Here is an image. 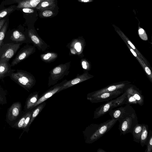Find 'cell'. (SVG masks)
Instances as JSON below:
<instances>
[{
	"label": "cell",
	"mask_w": 152,
	"mask_h": 152,
	"mask_svg": "<svg viewBox=\"0 0 152 152\" xmlns=\"http://www.w3.org/2000/svg\"><path fill=\"white\" fill-rule=\"evenodd\" d=\"M138 33L140 37L143 40H148L147 35L145 31L139 25Z\"/></svg>",
	"instance_id": "32"
},
{
	"label": "cell",
	"mask_w": 152,
	"mask_h": 152,
	"mask_svg": "<svg viewBox=\"0 0 152 152\" xmlns=\"http://www.w3.org/2000/svg\"><path fill=\"white\" fill-rule=\"evenodd\" d=\"M9 77L12 80L28 91L36 83L34 75L23 70H15Z\"/></svg>",
	"instance_id": "3"
},
{
	"label": "cell",
	"mask_w": 152,
	"mask_h": 152,
	"mask_svg": "<svg viewBox=\"0 0 152 152\" xmlns=\"http://www.w3.org/2000/svg\"><path fill=\"white\" fill-rule=\"evenodd\" d=\"M49 5V3L48 2L45 1L42 2L41 4V6L43 7H45L48 6Z\"/></svg>",
	"instance_id": "38"
},
{
	"label": "cell",
	"mask_w": 152,
	"mask_h": 152,
	"mask_svg": "<svg viewBox=\"0 0 152 152\" xmlns=\"http://www.w3.org/2000/svg\"><path fill=\"white\" fill-rule=\"evenodd\" d=\"M53 14L52 12L50 10H45L42 13L43 15L45 17H49L51 16Z\"/></svg>",
	"instance_id": "35"
},
{
	"label": "cell",
	"mask_w": 152,
	"mask_h": 152,
	"mask_svg": "<svg viewBox=\"0 0 152 152\" xmlns=\"http://www.w3.org/2000/svg\"><path fill=\"white\" fill-rule=\"evenodd\" d=\"M71 62L60 64L54 67L49 72L48 85V87L56 84L69 72Z\"/></svg>",
	"instance_id": "5"
},
{
	"label": "cell",
	"mask_w": 152,
	"mask_h": 152,
	"mask_svg": "<svg viewBox=\"0 0 152 152\" xmlns=\"http://www.w3.org/2000/svg\"><path fill=\"white\" fill-rule=\"evenodd\" d=\"M33 110L29 111L26 113V115L25 118L24 124L22 129L26 128L28 126V125L30 122L31 115Z\"/></svg>",
	"instance_id": "33"
},
{
	"label": "cell",
	"mask_w": 152,
	"mask_h": 152,
	"mask_svg": "<svg viewBox=\"0 0 152 152\" xmlns=\"http://www.w3.org/2000/svg\"><path fill=\"white\" fill-rule=\"evenodd\" d=\"M46 104V102H44L38 105V106L34 110H33L31 115V120L28 125V126H30L36 117L42 110L45 106Z\"/></svg>",
	"instance_id": "26"
},
{
	"label": "cell",
	"mask_w": 152,
	"mask_h": 152,
	"mask_svg": "<svg viewBox=\"0 0 152 152\" xmlns=\"http://www.w3.org/2000/svg\"><path fill=\"white\" fill-rule=\"evenodd\" d=\"M118 121L111 119L99 124H92L86 129V142L91 143L96 141L108 132Z\"/></svg>",
	"instance_id": "1"
},
{
	"label": "cell",
	"mask_w": 152,
	"mask_h": 152,
	"mask_svg": "<svg viewBox=\"0 0 152 152\" xmlns=\"http://www.w3.org/2000/svg\"><path fill=\"white\" fill-rule=\"evenodd\" d=\"M81 1L84 2H88L93 1V0H81Z\"/></svg>",
	"instance_id": "40"
},
{
	"label": "cell",
	"mask_w": 152,
	"mask_h": 152,
	"mask_svg": "<svg viewBox=\"0 0 152 152\" xmlns=\"http://www.w3.org/2000/svg\"><path fill=\"white\" fill-rule=\"evenodd\" d=\"M124 110L118 118L119 124L118 129L123 135L132 133L135 126L138 123L135 111L129 104L124 106Z\"/></svg>",
	"instance_id": "2"
},
{
	"label": "cell",
	"mask_w": 152,
	"mask_h": 152,
	"mask_svg": "<svg viewBox=\"0 0 152 152\" xmlns=\"http://www.w3.org/2000/svg\"><path fill=\"white\" fill-rule=\"evenodd\" d=\"M80 62L82 68L84 70H89L90 68V65L86 60L84 58H82Z\"/></svg>",
	"instance_id": "34"
},
{
	"label": "cell",
	"mask_w": 152,
	"mask_h": 152,
	"mask_svg": "<svg viewBox=\"0 0 152 152\" xmlns=\"http://www.w3.org/2000/svg\"><path fill=\"white\" fill-rule=\"evenodd\" d=\"M126 91L133 96L137 101L138 104L142 106L144 102V97L140 91L132 86L128 87Z\"/></svg>",
	"instance_id": "18"
},
{
	"label": "cell",
	"mask_w": 152,
	"mask_h": 152,
	"mask_svg": "<svg viewBox=\"0 0 152 152\" xmlns=\"http://www.w3.org/2000/svg\"><path fill=\"white\" fill-rule=\"evenodd\" d=\"M93 76L86 72L81 75L77 74L74 78L67 80L64 84L59 90L58 92L73 86L79 83L92 78Z\"/></svg>",
	"instance_id": "12"
},
{
	"label": "cell",
	"mask_w": 152,
	"mask_h": 152,
	"mask_svg": "<svg viewBox=\"0 0 152 152\" xmlns=\"http://www.w3.org/2000/svg\"><path fill=\"white\" fill-rule=\"evenodd\" d=\"M97 152H106V151H104V150L101 149V148H99L97 150Z\"/></svg>",
	"instance_id": "39"
},
{
	"label": "cell",
	"mask_w": 152,
	"mask_h": 152,
	"mask_svg": "<svg viewBox=\"0 0 152 152\" xmlns=\"http://www.w3.org/2000/svg\"><path fill=\"white\" fill-rule=\"evenodd\" d=\"M67 81V80L65 79L59 83L54 85L53 87L45 92L38 99L34 105V107L45 102V101L51 97L55 93L58 92V91L61 86Z\"/></svg>",
	"instance_id": "14"
},
{
	"label": "cell",
	"mask_w": 152,
	"mask_h": 152,
	"mask_svg": "<svg viewBox=\"0 0 152 152\" xmlns=\"http://www.w3.org/2000/svg\"><path fill=\"white\" fill-rule=\"evenodd\" d=\"M22 10L23 12H25L31 13L34 12L33 10L29 8H23Z\"/></svg>",
	"instance_id": "37"
},
{
	"label": "cell",
	"mask_w": 152,
	"mask_h": 152,
	"mask_svg": "<svg viewBox=\"0 0 152 152\" xmlns=\"http://www.w3.org/2000/svg\"><path fill=\"white\" fill-rule=\"evenodd\" d=\"M16 8H17V6L12 5L0 11V20L10 15Z\"/></svg>",
	"instance_id": "28"
},
{
	"label": "cell",
	"mask_w": 152,
	"mask_h": 152,
	"mask_svg": "<svg viewBox=\"0 0 152 152\" xmlns=\"http://www.w3.org/2000/svg\"><path fill=\"white\" fill-rule=\"evenodd\" d=\"M146 148L145 152H151L152 151V131L150 130L148 134V140L146 144Z\"/></svg>",
	"instance_id": "29"
},
{
	"label": "cell",
	"mask_w": 152,
	"mask_h": 152,
	"mask_svg": "<svg viewBox=\"0 0 152 152\" xmlns=\"http://www.w3.org/2000/svg\"><path fill=\"white\" fill-rule=\"evenodd\" d=\"M125 89L119 90L110 92H104L95 96L87 98L93 103L107 102L118 97L124 93Z\"/></svg>",
	"instance_id": "10"
},
{
	"label": "cell",
	"mask_w": 152,
	"mask_h": 152,
	"mask_svg": "<svg viewBox=\"0 0 152 152\" xmlns=\"http://www.w3.org/2000/svg\"><path fill=\"white\" fill-rule=\"evenodd\" d=\"M148 126L147 124H143L142 129L140 142L142 147L146 145L148 136Z\"/></svg>",
	"instance_id": "23"
},
{
	"label": "cell",
	"mask_w": 152,
	"mask_h": 152,
	"mask_svg": "<svg viewBox=\"0 0 152 152\" xmlns=\"http://www.w3.org/2000/svg\"><path fill=\"white\" fill-rule=\"evenodd\" d=\"M7 17L4 18L0 20V30L6 21Z\"/></svg>",
	"instance_id": "36"
},
{
	"label": "cell",
	"mask_w": 152,
	"mask_h": 152,
	"mask_svg": "<svg viewBox=\"0 0 152 152\" xmlns=\"http://www.w3.org/2000/svg\"><path fill=\"white\" fill-rule=\"evenodd\" d=\"M126 104H138V103L135 98L130 94L126 92Z\"/></svg>",
	"instance_id": "31"
},
{
	"label": "cell",
	"mask_w": 152,
	"mask_h": 152,
	"mask_svg": "<svg viewBox=\"0 0 152 152\" xmlns=\"http://www.w3.org/2000/svg\"><path fill=\"white\" fill-rule=\"evenodd\" d=\"M143 124H136L134 127L132 134L133 137V140L139 143L142 133Z\"/></svg>",
	"instance_id": "21"
},
{
	"label": "cell",
	"mask_w": 152,
	"mask_h": 152,
	"mask_svg": "<svg viewBox=\"0 0 152 152\" xmlns=\"http://www.w3.org/2000/svg\"><path fill=\"white\" fill-rule=\"evenodd\" d=\"M124 108V106H121L115 110H111L108 112L109 114L112 119L118 120L123 112Z\"/></svg>",
	"instance_id": "24"
},
{
	"label": "cell",
	"mask_w": 152,
	"mask_h": 152,
	"mask_svg": "<svg viewBox=\"0 0 152 152\" xmlns=\"http://www.w3.org/2000/svg\"><path fill=\"white\" fill-rule=\"evenodd\" d=\"M23 44L21 43H4L0 49V60L9 61Z\"/></svg>",
	"instance_id": "7"
},
{
	"label": "cell",
	"mask_w": 152,
	"mask_h": 152,
	"mask_svg": "<svg viewBox=\"0 0 152 152\" xmlns=\"http://www.w3.org/2000/svg\"><path fill=\"white\" fill-rule=\"evenodd\" d=\"M4 43H31V42L26 32L14 29L6 32L4 40Z\"/></svg>",
	"instance_id": "6"
},
{
	"label": "cell",
	"mask_w": 152,
	"mask_h": 152,
	"mask_svg": "<svg viewBox=\"0 0 152 152\" xmlns=\"http://www.w3.org/2000/svg\"><path fill=\"white\" fill-rule=\"evenodd\" d=\"M58 56V55L57 53L53 52H48L41 54L40 55L41 60L42 61L48 63L54 61Z\"/></svg>",
	"instance_id": "22"
},
{
	"label": "cell",
	"mask_w": 152,
	"mask_h": 152,
	"mask_svg": "<svg viewBox=\"0 0 152 152\" xmlns=\"http://www.w3.org/2000/svg\"><path fill=\"white\" fill-rule=\"evenodd\" d=\"M21 108V104L19 102L13 103L8 110L7 117L8 119L10 121L15 120L19 115Z\"/></svg>",
	"instance_id": "17"
},
{
	"label": "cell",
	"mask_w": 152,
	"mask_h": 152,
	"mask_svg": "<svg viewBox=\"0 0 152 152\" xmlns=\"http://www.w3.org/2000/svg\"><path fill=\"white\" fill-rule=\"evenodd\" d=\"M40 0H30L29 1H23L20 2L17 6V8L27 7L30 6L35 7L39 2Z\"/></svg>",
	"instance_id": "25"
},
{
	"label": "cell",
	"mask_w": 152,
	"mask_h": 152,
	"mask_svg": "<svg viewBox=\"0 0 152 152\" xmlns=\"http://www.w3.org/2000/svg\"><path fill=\"white\" fill-rule=\"evenodd\" d=\"M11 64L9 61L0 60V80H1L7 76H9L15 70L11 68Z\"/></svg>",
	"instance_id": "16"
},
{
	"label": "cell",
	"mask_w": 152,
	"mask_h": 152,
	"mask_svg": "<svg viewBox=\"0 0 152 152\" xmlns=\"http://www.w3.org/2000/svg\"><path fill=\"white\" fill-rule=\"evenodd\" d=\"M129 49L132 53L134 56L138 60L143 69L145 70L147 74L149 77L151 81L152 80V75L151 71L147 65L145 63L144 61L141 58L134 50L133 49L128 45L126 44Z\"/></svg>",
	"instance_id": "19"
},
{
	"label": "cell",
	"mask_w": 152,
	"mask_h": 152,
	"mask_svg": "<svg viewBox=\"0 0 152 152\" xmlns=\"http://www.w3.org/2000/svg\"><path fill=\"white\" fill-rule=\"evenodd\" d=\"M85 41L82 37L72 39L66 45L69 49V55H76L79 57L83 56V52L85 45Z\"/></svg>",
	"instance_id": "8"
},
{
	"label": "cell",
	"mask_w": 152,
	"mask_h": 152,
	"mask_svg": "<svg viewBox=\"0 0 152 152\" xmlns=\"http://www.w3.org/2000/svg\"><path fill=\"white\" fill-rule=\"evenodd\" d=\"M128 84V83L124 82L109 86L99 90L88 93L87 95V98L94 97L104 92L125 89L126 88V87Z\"/></svg>",
	"instance_id": "13"
},
{
	"label": "cell",
	"mask_w": 152,
	"mask_h": 152,
	"mask_svg": "<svg viewBox=\"0 0 152 152\" xmlns=\"http://www.w3.org/2000/svg\"><path fill=\"white\" fill-rule=\"evenodd\" d=\"M9 20L7 19L6 22L0 30V49L4 44V40L9 25Z\"/></svg>",
	"instance_id": "27"
},
{
	"label": "cell",
	"mask_w": 152,
	"mask_h": 152,
	"mask_svg": "<svg viewBox=\"0 0 152 152\" xmlns=\"http://www.w3.org/2000/svg\"><path fill=\"white\" fill-rule=\"evenodd\" d=\"M26 32L31 42V43L35 47H37L39 50L44 51L49 47V46L40 37L34 30L29 29Z\"/></svg>",
	"instance_id": "11"
},
{
	"label": "cell",
	"mask_w": 152,
	"mask_h": 152,
	"mask_svg": "<svg viewBox=\"0 0 152 152\" xmlns=\"http://www.w3.org/2000/svg\"><path fill=\"white\" fill-rule=\"evenodd\" d=\"M114 27H115V30L116 31L119 35L120 37L125 43L128 45L133 49L139 56L142 58V59L144 61L145 63L148 66L149 65V64L147 60L141 53L136 48L135 46H134V45L129 40V39L126 37V36L119 28H116L115 27V26H114Z\"/></svg>",
	"instance_id": "15"
},
{
	"label": "cell",
	"mask_w": 152,
	"mask_h": 152,
	"mask_svg": "<svg viewBox=\"0 0 152 152\" xmlns=\"http://www.w3.org/2000/svg\"><path fill=\"white\" fill-rule=\"evenodd\" d=\"M35 47L27 44L22 47L18 52L11 62V65L14 66L28 58L36 51Z\"/></svg>",
	"instance_id": "9"
},
{
	"label": "cell",
	"mask_w": 152,
	"mask_h": 152,
	"mask_svg": "<svg viewBox=\"0 0 152 152\" xmlns=\"http://www.w3.org/2000/svg\"><path fill=\"white\" fill-rule=\"evenodd\" d=\"M126 92L125 90L119 97L110 100L97 108L94 112L93 118L97 119L101 117L115 107L126 104Z\"/></svg>",
	"instance_id": "4"
},
{
	"label": "cell",
	"mask_w": 152,
	"mask_h": 152,
	"mask_svg": "<svg viewBox=\"0 0 152 152\" xmlns=\"http://www.w3.org/2000/svg\"><path fill=\"white\" fill-rule=\"evenodd\" d=\"M26 114V113L18 121L15 123L13 127L18 129H22L24 124Z\"/></svg>",
	"instance_id": "30"
},
{
	"label": "cell",
	"mask_w": 152,
	"mask_h": 152,
	"mask_svg": "<svg viewBox=\"0 0 152 152\" xmlns=\"http://www.w3.org/2000/svg\"><path fill=\"white\" fill-rule=\"evenodd\" d=\"M39 91L34 92L31 94L26 102L25 108L26 110H30L34 106L38 100Z\"/></svg>",
	"instance_id": "20"
}]
</instances>
